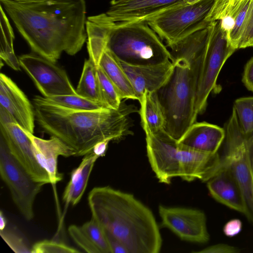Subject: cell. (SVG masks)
Listing matches in <instances>:
<instances>
[{"label": "cell", "instance_id": "cell-1", "mask_svg": "<svg viewBox=\"0 0 253 253\" xmlns=\"http://www.w3.org/2000/svg\"><path fill=\"white\" fill-rule=\"evenodd\" d=\"M0 1L32 50L52 62L63 52L75 55L87 40L85 0Z\"/></svg>", "mask_w": 253, "mask_h": 253}, {"label": "cell", "instance_id": "cell-2", "mask_svg": "<svg viewBox=\"0 0 253 253\" xmlns=\"http://www.w3.org/2000/svg\"><path fill=\"white\" fill-rule=\"evenodd\" d=\"M33 105L40 127L71 148L75 156L89 153L100 141L132 134L130 116L138 111L135 106L124 102L118 109L74 110L48 103L40 95L33 98Z\"/></svg>", "mask_w": 253, "mask_h": 253}, {"label": "cell", "instance_id": "cell-3", "mask_svg": "<svg viewBox=\"0 0 253 253\" xmlns=\"http://www.w3.org/2000/svg\"><path fill=\"white\" fill-rule=\"evenodd\" d=\"M87 201L91 217L129 253L160 252L162 239L153 213L133 195L109 186L95 187Z\"/></svg>", "mask_w": 253, "mask_h": 253}, {"label": "cell", "instance_id": "cell-4", "mask_svg": "<svg viewBox=\"0 0 253 253\" xmlns=\"http://www.w3.org/2000/svg\"><path fill=\"white\" fill-rule=\"evenodd\" d=\"M209 26L169 47L173 68L156 91L164 113L165 130L179 139L195 122V107L201 65Z\"/></svg>", "mask_w": 253, "mask_h": 253}, {"label": "cell", "instance_id": "cell-5", "mask_svg": "<svg viewBox=\"0 0 253 253\" xmlns=\"http://www.w3.org/2000/svg\"><path fill=\"white\" fill-rule=\"evenodd\" d=\"M106 48L120 62L133 66L157 65L172 60L170 51L146 22H114L99 14Z\"/></svg>", "mask_w": 253, "mask_h": 253}, {"label": "cell", "instance_id": "cell-6", "mask_svg": "<svg viewBox=\"0 0 253 253\" xmlns=\"http://www.w3.org/2000/svg\"><path fill=\"white\" fill-rule=\"evenodd\" d=\"M224 129V146L220 168L229 170L237 181L245 202V215L253 224V174L250 158L253 133L246 134L242 131L233 109Z\"/></svg>", "mask_w": 253, "mask_h": 253}, {"label": "cell", "instance_id": "cell-7", "mask_svg": "<svg viewBox=\"0 0 253 253\" xmlns=\"http://www.w3.org/2000/svg\"><path fill=\"white\" fill-rule=\"evenodd\" d=\"M214 1L197 0L160 13L146 23L171 47L211 24L208 16Z\"/></svg>", "mask_w": 253, "mask_h": 253}, {"label": "cell", "instance_id": "cell-8", "mask_svg": "<svg viewBox=\"0 0 253 253\" xmlns=\"http://www.w3.org/2000/svg\"><path fill=\"white\" fill-rule=\"evenodd\" d=\"M235 50L227 32L221 27V21L211 23L198 83L195 107L197 117L205 111L210 93H218L220 90L216 84L218 76L226 61Z\"/></svg>", "mask_w": 253, "mask_h": 253}, {"label": "cell", "instance_id": "cell-9", "mask_svg": "<svg viewBox=\"0 0 253 253\" xmlns=\"http://www.w3.org/2000/svg\"><path fill=\"white\" fill-rule=\"evenodd\" d=\"M0 175L20 213L27 220H32L34 216L35 200L45 184L32 178L10 153L1 136Z\"/></svg>", "mask_w": 253, "mask_h": 253}, {"label": "cell", "instance_id": "cell-10", "mask_svg": "<svg viewBox=\"0 0 253 253\" xmlns=\"http://www.w3.org/2000/svg\"><path fill=\"white\" fill-rule=\"evenodd\" d=\"M22 67L33 81L42 96L78 94L66 71L37 54H23L18 57Z\"/></svg>", "mask_w": 253, "mask_h": 253}, {"label": "cell", "instance_id": "cell-11", "mask_svg": "<svg viewBox=\"0 0 253 253\" xmlns=\"http://www.w3.org/2000/svg\"><path fill=\"white\" fill-rule=\"evenodd\" d=\"M0 136L10 153L32 178L45 184L51 183L47 172L35 157L30 138L24 129L0 107Z\"/></svg>", "mask_w": 253, "mask_h": 253}, {"label": "cell", "instance_id": "cell-12", "mask_svg": "<svg viewBox=\"0 0 253 253\" xmlns=\"http://www.w3.org/2000/svg\"><path fill=\"white\" fill-rule=\"evenodd\" d=\"M145 133L147 157L159 181L169 184L173 178L180 177L177 140L165 129Z\"/></svg>", "mask_w": 253, "mask_h": 253}, {"label": "cell", "instance_id": "cell-13", "mask_svg": "<svg viewBox=\"0 0 253 253\" xmlns=\"http://www.w3.org/2000/svg\"><path fill=\"white\" fill-rule=\"evenodd\" d=\"M159 213L162 226L170 230L181 239L197 243L209 241L206 216L202 211L160 205Z\"/></svg>", "mask_w": 253, "mask_h": 253}, {"label": "cell", "instance_id": "cell-14", "mask_svg": "<svg viewBox=\"0 0 253 253\" xmlns=\"http://www.w3.org/2000/svg\"><path fill=\"white\" fill-rule=\"evenodd\" d=\"M197 0H112L105 12L114 22H146L167 10Z\"/></svg>", "mask_w": 253, "mask_h": 253}, {"label": "cell", "instance_id": "cell-15", "mask_svg": "<svg viewBox=\"0 0 253 253\" xmlns=\"http://www.w3.org/2000/svg\"><path fill=\"white\" fill-rule=\"evenodd\" d=\"M0 104L17 124L33 133L36 120L34 106L17 85L3 73L0 74Z\"/></svg>", "mask_w": 253, "mask_h": 253}, {"label": "cell", "instance_id": "cell-16", "mask_svg": "<svg viewBox=\"0 0 253 253\" xmlns=\"http://www.w3.org/2000/svg\"><path fill=\"white\" fill-rule=\"evenodd\" d=\"M178 145L180 178L183 180L190 182L198 179L203 182H207L219 171L221 156L218 153H206L186 147L178 143Z\"/></svg>", "mask_w": 253, "mask_h": 253}, {"label": "cell", "instance_id": "cell-17", "mask_svg": "<svg viewBox=\"0 0 253 253\" xmlns=\"http://www.w3.org/2000/svg\"><path fill=\"white\" fill-rule=\"evenodd\" d=\"M24 130L31 139L35 158L47 172L51 183L56 184L63 178V174L58 170V157L75 156V151L56 137L51 136L49 139H44Z\"/></svg>", "mask_w": 253, "mask_h": 253}, {"label": "cell", "instance_id": "cell-18", "mask_svg": "<svg viewBox=\"0 0 253 253\" xmlns=\"http://www.w3.org/2000/svg\"><path fill=\"white\" fill-rule=\"evenodd\" d=\"M120 63L132 85L138 101L146 90L157 91L168 79L173 68L172 60L146 66Z\"/></svg>", "mask_w": 253, "mask_h": 253}, {"label": "cell", "instance_id": "cell-19", "mask_svg": "<svg viewBox=\"0 0 253 253\" xmlns=\"http://www.w3.org/2000/svg\"><path fill=\"white\" fill-rule=\"evenodd\" d=\"M225 137L224 128L207 122H195L177 140V143L195 150L216 153Z\"/></svg>", "mask_w": 253, "mask_h": 253}, {"label": "cell", "instance_id": "cell-20", "mask_svg": "<svg viewBox=\"0 0 253 253\" xmlns=\"http://www.w3.org/2000/svg\"><path fill=\"white\" fill-rule=\"evenodd\" d=\"M207 182L209 191L213 198L230 209L245 214L246 208L242 192L229 170L220 168Z\"/></svg>", "mask_w": 253, "mask_h": 253}, {"label": "cell", "instance_id": "cell-21", "mask_svg": "<svg viewBox=\"0 0 253 253\" xmlns=\"http://www.w3.org/2000/svg\"><path fill=\"white\" fill-rule=\"evenodd\" d=\"M68 232L72 240L88 253H111L103 227L93 217L81 226L71 225Z\"/></svg>", "mask_w": 253, "mask_h": 253}, {"label": "cell", "instance_id": "cell-22", "mask_svg": "<svg viewBox=\"0 0 253 253\" xmlns=\"http://www.w3.org/2000/svg\"><path fill=\"white\" fill-rule=\"evenodd\" d=\"M99 157L92 151L85 155L79 166L71 172V178L63 194L67 206L77 204L86 189L94 164Z\"/></svg>", "mask_w": 253, "mask_h": 253}, {"label": "cell", "instance_id": "cell-23", "mask_svg": "<svg viewBox=\"0 0 253 253\" xmlns=\"http://www.w3.org/2000/svg\"><path fill=\"white\" fill-rule=\"evenodd\" d=\"M98 66L115 86L122 99L138 100L132 85L120 62L106 48L101 55Z\"/></svg>", "mask_w": 253, "mask_h": 253}, {"label": "cell", "instance_id": "cell-24", "mask_svg": "<svg viewBox=\"0 0 253 253\" xmlns=\"http://www.w3.org/2000/svg\"><path fill=\"white\" fill-rule=\"evenodd\" d=\"M139 102L141 125L144 131L155 132L165 129V117L156 91L146 90Z\"/></svg>", "mask_w": 253, "mask_h": 253}, {"label": "cell", "instance_id": "cell-25", "mask_svg": "<svg viewBox=\"0 0 253 253\" xmlns=\"http://www.w3.org/2000/svg\"><path fill=\"white\" fill-rule=\"evenodd\" d=\"M76 91L78 95L83 97L102 103L96 66L89 58L85 60L84 62L81 76Z\"/></svg>", "mask_w": 253, "mask_h": 253}, {"label": "cell", "instance_id": "cell-26", "mask_svg": "<svg viewBox=\"0 0 253 253\" xmlns=\"http://www.w3.org/2000/svg\"><path fill=\"white\" fill-rule=\"evenodd\" d=\"M0 51L1 59L13 69L20 70V65L18 58L14 52L13 42L14 35L4 9L0 5Z\"/></svg>", "mask_w": 253, "mask_h": 253}, {"label": "cell", "instance_id": "cell-27", "mask_svg": "<svg viewBox=\"0 0 253 253\" xmlns=\"http://www.w3.org/2000/svg\"><path fill=\"white\" fill-rule=\"evenodd\" d=\"M43 99L46 102L74 110H96L108 108L101 102L91 100L78 94L64 95Z\"/></svg>", "mask_w": 253, "mask_h": 253}, {"label": "cell", "instance_id": "cell-28", "mask_svg": "<svg viewBox=\"0 0 253 253\" xmlns=\"http://www.w3.org/2000/svg\"><path fill=\"white\" fill-rule=\"evenodd\" d=\"M96 72L102 102L109 109H118L122 102L119 92L99 66Z\"/></svg>", "mask_w": 253, "mask_h": 253}, {"label": "cell", "instance_id": "cell-29", "mask_svg": "<svg viewBox=\"0 0 253 253\" xmlns=\"http://www.w3.org/2000/svg\"><path fill=\"white\" fill-rule=\"evenodd\" d=\"M233 109L242 131L246 134L253 133V96L236 99Z\"/></svg>", "mask_w": 253, "mask_h": 253}, {"label": "cell", "instance_id": "cell-30", "mask_svg": "<svg viewBox=\"0 0 253 253\" xmlns=\"http://www.w3.org/2000/svg\"><path fill=\"white\" fill-rule=\"evenodd\" d=\"M252 1L253 0H246L235 17L234 25L228 35L229 41L236 50L238 49Z\"/></svg>", "mask_w": 253, "mask_h": 253}, {"label": "cell", "instance_id": "cell-31", "mask_svg": "<svg viewBox=\"0 0 253 253\" xmlns=\"http://www.w3.org/2000/svg\"><path fill=\"white\" fill-rule=\"evenodd\" d=\"M32 253H76L80 251L64 243L44 240L36 243L31 248Z\"/></svg>", "mask_w": 253, "mask_h": 253}, {"label": "cell", "instance_id": "cell-32", "mask_svg": "<svg viewBox=\"0 0 253 253\" xmlns=\"http://www.w3.org/2000/svg\"><path fill=\"white\" fill-rule=\"evenodd\" d=\"M0 235L10 249L16 253H32V248L16 233L6 229L0 230Z\"/></svg>", "mask_w": 253, "mask_h": 253}, {"label": "cell", "instance_id": "cell-33", "mask_svg": "<svg viewBox=\"0 0 253 253\" xmlns=\"http://www.w3.org/2000/svg\"><path fill=\"white\" fill-rule=\"evenodd\" d=\"M253 46V0L251 5L238 49Z\"/></svg>", "mask_w": 253, "mask_h": 253}, {"label": "cell", "instance_id": "cell-34", "mask_svg": "<svg viewBox=\"0 0 253 253\" xmlns=\"http://www.w3.org/2000/svg\"><path fill=\"white\" fill-rule=\"evenodd\" d=\"M240 252V249L234 246L225 244H218L194 252L199 253H238Z\"/></svg>", "mask_w": 253, "mask_h": 253}, {"label": "cell", "instance_id": "cell-35", "mask_svg": "<svg viewBox=\"0 0 253 253\" xmlns=\"http://www.w3.org/2000/svg\"><path fill=\"white\" fill-rule=\"evenodd\" d=\"M242 82L248 90L253 92V57L248 61L245 66Z\"/></svg>", "mask_w": 253, "mask_h": 253}, {"label": "cell", "instance_id": "cell-36", "mask_svg": "<svg viewBox=\"0 0 253 253\" xmlns=\"http://www.w3.org/2000/svg\"><path fill=\"white\" fill-rule=\"evenodd\" d=\"M105 231L111 253H129L125 245L110 233Z\"/></svg>", "mask_w": 253, "mask_h": 253}, {"label": "cell", "instance_id": "cell-37", "mask_svg": "<svg viewBox=\"0 0 253 253\" xmlns=\"http://www.w3.org/2000/svg\"><path fill=\"white\" fill-rule=\"evenodd\" d=\"M242 228V221L239 219H233L228 221L224 226L223 232L229 237H232L239 234Z\"/></svg>", "mask_w": 253, "mask_h": 253}, {"label": "cell", "instance_id": "cell-38", "mask_svg": "<svg viewBox=\"0 0 253 253\" xmlns=\"http://www.w3.org/2000/svg\"><path fill=\"white\" fill-rule=\"evenodd\" d=\"M110 141H111L110 140L107 139L97 143L94 146L92 151L99 158L104 156Z\"/></svg>", "mask_w": 253, "mask_h": 253}, {"label": "cell", "instance_id": "cell-39", "mask_svg": "<svg viewBox=\"0 0 253 253\" xmlns=\"http://www.w3.org/2000/svg\"><path fill=\"white\" fill-rule=\"evenodd\" d=\"M239 0H215L213 8H218L229 3L232 1H238Z\"/></svg>", "mask_w": 253, "mask_h": 253}, {"label": "cell", "instance_id": "cell-40", "mask_svg": "<svg viewBox=\"0 0 253 253\" xmlns=\"http://www.w3.org/2000/svg\"><path fill=\"white\" fill-rule=\"evenodd\" d=\"M250 158L251 167L253 174V133L252 135L250 147Z\"/></svg>", "mask_w": 253, "mask_h": 253}, {"label": "cell", "instance_id": "cell-41", "mask_svg": "<svg viewBox=\"0 0 253 253\" xmlns=\"http://www.w3.org/2000/svg\"><path fill=\"white\" fill-rule=\"evenodd\" d=\"M6 225V220L2 211L0 212V230H2L5 228Z\"/></svg>", "mask_w": 253, "mask_h": 253}, {"label": "cell", "instance_id": "cell-42", "mask_svg": "<svg viewBox=\"0 0 253 253\" xmlns=\"http://www.w3.org/2000/svg\"><path fill=\"white\" fill-rule=\"evenodd\" d=\"M13 0L17 1V2H22V3H29V2H37V1H40L42 0Z\"/></svg>", "mask_w": 253, "mask_h": 253}, {"label": "cell", "instance_id": "cell-43", "mask_svg": "<svg viewBox=\"0 0 253 253\" xmlns=\"http://www.w3.org/2000/svg\"></svg>", "mask_w": 253, "mask_h": 253}]
</instances>
